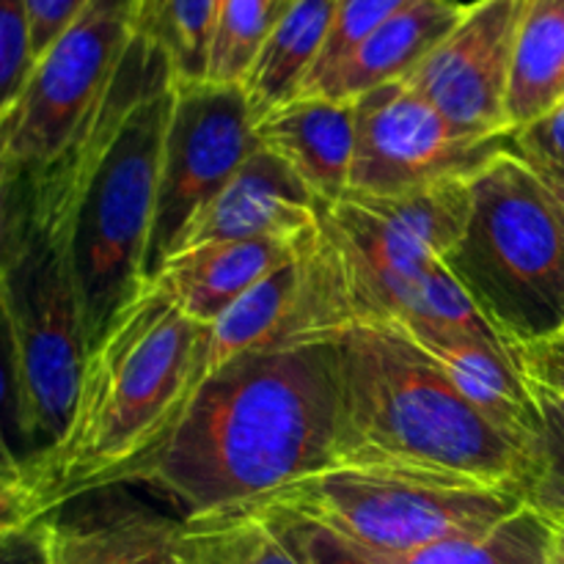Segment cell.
Listing matches in <instances>:
<instances>
[{"label": "cell", "mask_w": 564, "mask_h": 564, "mask_svg": "<svg viewBox=\"0 0 564 564\" xmlns=\"http://www.w3.org/2000/svg\"><path fill=\"white\" fill-rule=\"evenodd\" d=\"M512 356L529 383L564 397V328L545 339L512 347Z\"/></svg>", "instance_id": "cell-32"}, {"label": "cell", "mask_w": 564, "mask_h": 564, "mask_svg": "<svg viewBox=\"0 0 564 564\" xmlns=\"http://www.w3.org/2000/svg\"><path fill=\"white\" fill-rule=\"evenodd\" d=\"M91 0H25L28 22H31L33 55H42Z\"/></svg>", "instance_id": "cell-34"}, {"label": "cell", "mask_w": 564, "mask_h": 564, "mask_svg": "<svg viewBox=\"0 0 564 564\" xmlns=\"http://www.w3.org/2000/svg\"><path fill=\"white\" fill-rule=\"evenodd\" d=\"M169 116L171 83H165L121 119L83 191L72 251L88 350L147 286V251Z\"/></svg>", "instance_id": "cell-5"}, {"label": "cell", "mask_w": 564, "mask_h": 564, "mask_svg": "<svg viewBox=\"0 0 564 564\" xmlns=\"http://www.w3.org/2000/svg\"><path fill=\"white\" fill-rule=\"evenodd\" d=\"M42 516L44 510L31 485L0 479V534Z\"/></svg>", "instance_id": "cell-35"}, {"label": "cell", "mask_w": 564, "mask_h": 564, "mask_svg": "<svg viewBox=\"0 0 564 564\" xmlns=\"http://www.w3.org/2000/svg\"><path fill=\"white\" fill-rule=\"evenodd\" d=\"M207 330L158 281L116 314L88 350L64 438L31 468L44 516L113 488L169 435L204 378Z\"/></svg>", "instance_id": "cell-3"}, {"label": "cell", "mask_w": 564, "mask_h": 564, "mask_svg": "<svg viewBox=\"0 0 564 564\" xmlns=\"http://www.w3.org/2000/svg\"><path fill=\"white\" fill-rule=\"evenodd\" d=\"M286 0H224L209 36L207 77L220 86H246Z\"/></svg>", "instance_id": "cell-25"}, {"label": "cell", "mask_w": 564, "mask_h": 564, "mask_svg": "<svg viewBox=\"0 0 564 564\" xmlns=\"http://www.w3.org/2000/svg\"><path fill=\"white\" fill-rule=\"evenodd\" d=\"M352 196L389 229L438 259H446V253L457 246L471 215V180L438 182L397 196Z\"/></svg>", "instance_id": "cell-22"}, {"label": "cell", "mask_w": 564, "mask_h": 564, "mask_svg": "<svg viewBox=\"0 0 564 564\" xmlns=\"http://www.w3.org/2000/svg\"><path fill=\"white\" fill-rule=\"evenodd\" d=\"M55 564H169L182 521L124 494L97 505L55 510Z\"/></svg>", "instance_id": "cell-18"}, {"label": "cell", "mask_w": 564, "mask_h": 564, "mask_svg": "<svg viewBox=\"0 0 564 564\" xmlns=\"http://www.w3.org/2000/svg\"><path fill=\"white\" fill-rule=\"evenodd\" d=\"M0 435L14 452L17 460L31 474L33 466V446L28 438L25 422V400H22V380L20 361H17L14 334H11L9 317H6L3 301H0ZM31 482V479H28Z\"/></svg>", "instance_id": "cell-30"}, {"label": "cell", "mask_w": 564, "mask_h": 564, "mask_svg": "<svg viewBox=\"0 0 564 564\" xmlns=\"http://www.w3.org/2000/svg\"><path fill=\"white\" fill-rule=\"evenodd\" d=\"M262 149L281 160L323 207L350 193L356 102L297 94L253 121Z\"/></svg>", "instance_id": "cell-14"}, {"label": "cell", "mask_w": 564, "mask_h": 564, "mask_svg": "<svg viewBox=\"0 0 564 564\" xmlns=\"http://www.w3.org/2000/svg\"><path fill=\"white\" fill-rule=\"evenodd\" d=\"M135 36V0H91L33 64L14 108L11 174L39 171L66 152L108 94Z\"/></svg>", "instance_id": "cell-7"}, {"label": "cell", "mask_w": 564, "mask_h": 564, "mask_svg": "<svg viewBox=\"0 0 564 564\" xmlns=\"http://www.w3.org/2000/svg\"><path fill=\"white\" fill-rule=\"evenodd\" d=\"M11 127H14V110L0 119V193L11 182Z\"/></svg>", "instance_id": "cell-36"}, {"label": "cell", "mask_w": 564, "mask_h": 564, "mask_svg": "<svg viewBox=\"0 0 564 564\" xmlns=\"http://www.w3.org/2000/svg\"><path fill=\"white\" fill-rule=\"evenodd\" d=\"M323 224L345 259L358 325H455L501 341L479 317L444 259L389 229L352 193L330 207H323Z\"/></svg>", "instance_id": "cell-9"}, {"label": "cell", "mask_w": 564, "mask_h": 564, "mask_svg": "<svg viewBox=\"0 0 564 564\" xmlns=\"http://www.w3.org/2000/svg\"><path fill=\"white\" fill-rule=\"evenodd\" d=\"M564 102V0H529L518 28L507 119L516 135Z\"/></svg>", "instance_id": "cell-20"}, {"label": "cell", "mask_w": 564, "mask_h": 564, "mask_svg": "<svg viewBox=\"0 0 564 564\" xmlns=\"http://www.w3.org/2000/svg\"><path fill=\"white\" fill-rule=\"evenodd\" d=\"M218 0H135V33L163 50L174 80L207 77Z\"/></svg>", "instance_id": "cell-24"}, {"label": "cell", "mask_w": 564, "mask_h": 564, "mask_svg": "<svg viewBox=\"0 0 564 564\" xmlns=\"http://www.w3.org/2000/svg\"><path fill=\"white\" fill-rule=\"evenodd\" d=\"M259 505H284L358 549L397 556L488 532L527 501L505 488L336 466L297 479Z\"/></svg>", "instance_id": "cell-6"}, {"label": "cell", "mask_w": 564, "mask_h": 564, "mask_svg": "<svg viewBox=\"0 0 564 564\" xmlns=\"http://www.w3.org/2000/svg\"><path fill=\"white\" fill-rule=\"evenodd\" d=\"M36 55L25 0H0V119L20 102Z\"/></svg>", "instance_id": "cell-28"}, {"label": "cell", "mask_w": 564, "mask_h": 564, "mask_svg": "<svg viewBox=\"0 0 564 564\" xmlns=\"http://www.w3.org/2000/svg\"><path fill=\"white\" fill-rule=\"evenodd\" d=\"M554 527L543 512L523 505L488 532L452 538L413 554H372L378 564H551Z\"/></svg>", "instance_id": "cell-21"}, {"label": "cell", "mask_w": 564, "mask_h": 564, "mask_svg": "<svg viewBox=\"0 0 564 564\" xmlns=\"http://www.w3.org/2000/svg\"><path fill=\"white\" fill-rule=\"evenodd\" d=\"M466 6L460 0H413L356 44L339 64L308 80L301 94L352 102L375 88L405 80L457 25Z\"/></svg>", "instance_id": "cell-16"}, {"label": "cell", "mask_w": 564, "mask_h": 564, "mask_svg": "<svg viewBox=\"0 0 564 564\" xmlns=\"http://www.w3.org/2000/svg\"><path fill=\"white\" fill-rule=\"evenodd\" d=\"M352 325H358V312L350 275L319 218L301 237L290 262L207 325L204 378L240 352L339 339Z\"/></svg>", "instance_id": "cell-10"}, {"label": "cell", "mask_w": 564, "mask_h": 564, "mask_svg": "<svg viewBox=\"0 0 564 564\" xmlns=\"http://www.w3.org/2000/svg\"><path fill=\"white\" fill-rule=\"evenodd\" d=\"M220 3H224V0H218V6H220Z\"/></svg>", "instance_id": "cell-41"}, {"label": "cell", "mask_w": 564, "mask_h": 564, "mask_svg": "<svg viewBox=\"0 0 564 564\" xmlns=\"http://www.w3.org/2000/svg\"><path fill=\"white\" fill-rule=\"evenodd\" d=\"M538 408V427L532 438L534 474L527 501L549 521L564 518V397L529 383Z\"/></svg>", "instance_id": "cell-26"}, {"label": "cell", "mask_w": 564, "mask_h": 564, "mask_svg": "<svg viewBox=\"0 0 564 564\" xmlns=\"http://www.w3.org/2000/svg\"><path fill=\"white\" fill-rule=\"evenodd\" d=\"M0 564H55L53 516L33 518L0 534Z\"/></svg>", "instance_id": "cell-33"}, {"label": "cell", "mask_w": 564, "mask_h": 564, "mask_svg": "<svg viewBox=\"0 0 564 564\" xmlns=\"http://www.w3.org/2000/svg\"><path fill=\"white\" fill-rule=\"evenodd\" d=\"M169 564H301L253 510L182 521Z\"/></svg>", "instance_id": "cell-23"}, {"label": "cell", "mask_w": 564, "mask_h": 564, "mask_svg": "<svg viewBox=\"0 0 564 564\" xmlns=\"http://www.w3.org/2000/svg\"><path fill=\"white\" fill-rule=\"evenodd\" d=\"M319 215L323 204L312 191L275 154L257 147L224 191L187 224L174 253L204 242L297 237L317 226Z\"/></svg>", "instance_id": "cell-13"}, {"label": "cell", "mask_w": 564, "mask_h": 564, "mask_svg": "<svg viewBox=\"0 0 564 564\" xmlns=\"http://www.w3.org/2000/svg\"><path fill=\"white\" fill-rule=\"evenodd\" d=\"M336 430V339L248 350L198 383L169 435L113 488L152 490L180 521L251 510L275 490L334 468Z\"/></svg>", "instance_id": "cell-1"}, {"label": "cell", "mask_w": 564, "mask_h": 564, "mask_svg": "<svg viewBox=\"0 0 564 564\" xmlns=\"http://www.w3.org/2000/svg\"><path fill=\"white\" fill-rule=\"evenodd\" d=\"M529 163V160H527ZM532 165V163H529ZM534 171H538L540 176H543L545 180V185L551 187V191L556 193V196H560V202L564 204V171H554V169H543V165H532Z\"/></svg>", "instance_id": "cell-38"}, {"label": "cell", "mask_w": 564, "mask_h": 564, "mask_svg": "<svg viewBox=\"0 0 564 564\" xmlns=\"http://www.w3.org/2000/svg\"><path fill=\"white\" fill-rule=\"evenodd\" d=\"M444 264L507 350L564 328V204L512 143L471 180Z\"/></svg>", "instance_id": "cell-4"}, {"label": "cell", "mask_w": 564, "mask_h": 564, "mask_svg": "<svg viewBox=\"0 0 564 564\" xmlns=\"http://www.w3.org/2000/svg\"><path fill=\"white\" fill-rule=\"evenodd\" d=\"M303 235L204 242L185 248L176 251L152 281L174 297L187 317L198 325H213L248 290L290 262Z\"/></svg>", "instance_id": "cell-17"}, {"label": "cell", "mask_w": 564, "mask_h": 564, "mask_svg": "<svg viewBox=\"0 0 564 564\" xmlns=\"http://www.w3.org/2000/svg\"><path fill=\"white\" fill-rule=\"evenodd\" d=\"M301 564H378L364 549L284 505L251 507Z\"/></svg>", "instance_id": "cell-27"}, {"label": "cell", "mask_w": 564, "mask_h": 564, "mask_svg": "<svg viewBox=\"0 0 564 564\" xmlns=\"http://www.w3.org/2000/svg\"><path fill=\"white\" fill-rule=\"evenodd\" d=\"M0 479H11V482H28V471L20 460L14 457V452L9 449V444L0 435Z\"/></svg>", "instance_id": "cell-37"}, {"label": "cell", "mask_w": 564, "mask_h": 564, "mask_svg": "<svg viewBox=\"0 0 564 564\" xmlns=\"http://www.w3.org/2000/svg\"><path fill=\"white\" fill-rule=\"evenodd\" d=\"M554 527V540H551V564H564V518L551 521Z\"/></svg>", "instance_id": "cell-39"}, {"label": "cell", "mask_w": 564, "mask_h": 564, "mask_svg": "<svg viewBox=\"0 0 564 564\" xmlns=\"http://www.w3.org/2000/svg\"><path fill=\"white\" fill-rule=\"evenodd\" d=\"M529 0H474L405 77L419 97L468 135H512L507 119L518 28Z\"/></svg>", "instance_id": "cell-12"}, {"label": "cell", "mask_w": 564, "mask_h": 564, "mask_svg": "<svg viewBox=\"0 0 564 564\" xmlns=\"http://www.w3.org/2000/svg\"><path fill=\"white\" fill-rule=\"evenodd\" d=\"M433 358L457 391L490 422L532 444L538 408L516 356L501 341L455 325L394 323Z\"/></svg>", "instance_id": "cell-15"}, {"label": "cell", "mask_w": 564, "mask_h": 564, "mask_svg": "<svg viewBox=\"0 0 564 564\" xmlns=\"http://www.w3.org/2000/svg\"><path fill=\"white\" fill-rule=\"evenodd\" d=\"M336 350V466L527 496L532 444L477 411L400 325H352Z\"/></svg>", "instance_id": "cell-2"}, {"label": "cell", "mask_w": 564, "mask_h": 564, "mask_svg": "<svg viewBox=\"0 0 564 564\" xmlns=\"http://www.w3.org/2000/svg\"><path fill=\"white\" fill-rule=\"evenodd\" d=\"M242 86L213 80L171 83V116L160 158L158 198L147 251V284L174 253L182 231L224 191L259 147Z\"/></svg>", "instance_id": "cell-8"}, {"label": "cell", "mask_w": 564, "mask_h": 564, "mask_svg": "<svg viewBox=\"0 0 564 564\" xmlns=\"http://www.w3.org/2000/svg\"><path fill=\"white\" fill-rule=\"evenodd\" d=\"M6 213H9V187L0 193V242H3V231H6Z\"/></svg>", "instance_id": "cell-40"}, {"label": "cell", "mask_w": 564, "mask_h": 564, "mask_svg": "<svg viewBox=\"0 0 564 564\" xmlns=\"http://www.w3.org/2000/svg\"><path fill=\"white\" fill-rule=\"evenodd\" d=\"M411 3L413 0H336L328 42H325L323 55H319L308 80H314V77L328 72L334 64H339L356 44H361L369 33L378 31L383 22H389L391 17L400 14Z\"/></svg>", "instance_id": "cell-29"}, {"label": "cell", "mask_w": 564, "mask_h": 564, "mask_svg": "<svg viewBox=\"0 0 564 564\" xmlns=\"http://www.w3.org/2000/svg\"><path fill=\"white\" fill-rule=\"evenodd\" d=\"M512 147L532 165L564 171V102L534 124L518 130L512 135Z\"/></svg>", "instance_id": "cell-31"}, {"label": "cell", "mask_w": 564, "mask_h": 564, "mask_svg": "<svg viewBox=\"0 0 564 564\" xmlns=\"http://www.w3.org/2000/svg\"><path fill=\"white\" fill-rule=\"evenodd\" d=\"M334 11L336 0H286L242 86L257 119L303 91L328 42Z\"/></svg>", "instance_id": "cell-19"}, {"label": "cell", "mask_w": 564, "mask_h": 564, "mask_svg": "<svg viewBox=\"0 0 564 564\" xmlns=\"http://www.w3.org/2000/svg\"><path fill=\"white\" fill-rule=\"evenodd\" d=\"M356 102L350 191L397 196L452 180H474L512 135H468L405 83H389Z\"/></svg>", "instance_id": "cell-11"}]
</instances>
